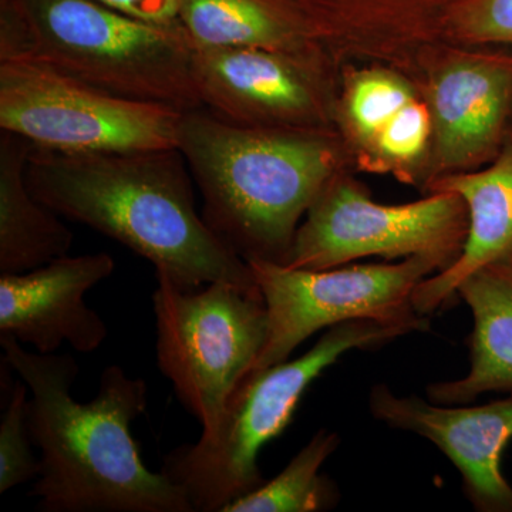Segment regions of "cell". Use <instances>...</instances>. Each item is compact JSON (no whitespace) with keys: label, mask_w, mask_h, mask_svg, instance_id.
<instances>
[{"label":"cell","mask_w":512,"mask_h":512,"mask_svg":"<svg viewBox=\"0 0 512 512\" xmlns=\"http://www.w3.org/2000/svg\"><path fill=\"white\" fill-rule=\"evenodd\" d=\"M507 261H512V256H511V258H510V259H507Z\"/></svg>","instance_id":"cell-24"},{"label":"cell","mask_w":512,"mask_h":512,"mask_svg":"<svg viewBox=\"0 0 512 512\" xmlns=\"http://www.w3.org/2000/svg\"><path fill=\"white\" fill-rule=\"evenodd\" d=\"M28 390L22 379L6 389L8 399L0 420V494L39 476L40 461L33 453L28 427Z\"/></svg>","instance_id":"cell-20"},{"label":"cell","mask_w":512,"mask_h":512,"mask_svg":"<svg viewBox=\"0 0 512 512\" xmlns=\"http://www.w3.org/2000/svg\"><path fill=\"white\" fill-rule=\"evenodd\" d=\"M375 419L436 444L463 478L464 495L480 512H512V487L501 456L512 440V393L483 406H446L417 396L399 397L386 384L369 396Z\"/></svg>","instance_id":"cell-11"},{"label":"cell","mask_w":512,"mask_h":512,"mask_svg":"<svg viewBox=\"0 0 512 512\" xmlns=\"http://www.w3.org/2000/svg\"><path fill=\"white\" fill-rule=\"evenodd\" d=\"M447 33L467 45L512 46V0H467L448 19Z\"/></svg>","instance_id":"cell-21"},{"label":"cell","mask_w":512,"mask_h":512,"mask_svg":"<svg viewBox=\"0 0 512 512\" xmlns=\"http://www.w3.org/2000/svg\"><path fill=\"white\" fill-rule=\"evenodd\" d=\"M431 181L463 173L500 153L512 113V55L473 53L448 60L431 77Z\"/></svg>","instance_id":"cell-12"},{"label":"cell","mask_w":512,"mask_h":512,"mask_svg":"<svg viewBox=\"0 0 512 512\" xmlns=\"http://www.w3.org/2000/svg\"><path fill=\"white\" fill-rule=\"evenodd\" d=\"M3 357L26 383L28 427L40 450L32 497L43 512H194L163 471L148 470L131 423L147 409V383L109 366L92 402L72 387L79 365L69 353L43 355L0 335Z\"/></svg>","instance_id":"cell-1"},{"label":"cell","mask_w":512,"mask_h":512,"mask_svg":"<svg viewBox=\"0 0 512 512\" xmlns=\"http://www.w3.org/2000/svg\"><path fill=\"white\" fill-rule=\"evenodd\" d=\"M484 170L444 175L430 192H454L466 202L468 231L461 254L448 268L424 279L413 295L417 313L430 316L450 306L464 279L512 256V128L500 153Z\"/></svg>","instance_id":"cell-14"},{"label":"cell","mask_w":512,"mask_h":512,"mask_svg":"<svg viewBox=\"0 0 512 512\" xmlns=\"http://www.w3.org/2000/svg\"><path fill=\"white\" fill-rule=\"evenodd\" d=\"M156 278L158 367L202 430L211 429L264 349V296L259 289L221 282L187 291L164 272L156 271Z\"/></svg>","instance_id":"cell-6"},{"label":"cell","mask_w":512,"mask_h":512,"mask_svg":"<svg viewBox=\"0 0 512 512\" xmlns=\"http://www.w3.org/2000/svg\"><path fill=\"white\" fill-rule=\"evenodd\" d=\"M467 231L466 202L454 192L382 205L336 174L306 212L285 266L318 271L366 256L431 255L448 268L460 256Z\"/></svg>","instance_id":"cell-9"},{"label":"cell","mask_w":512,"mask_h":512,"mask_svg":"<svg viewBox=\"0 0 512 512\" xmlns=\"http://www.w3.org/2000/svg\"><path fill=\"white\" fill-rule=\"evenodd\" d=\"M178 150L204 200L202 218L245 261L286 265L303 215L338 174L320 130L237 126L184 111Z\"/></svg>","instance_id":"cell-3"},{"label":"cell","mask_w":512,"mask_h":512,"mask_svg":"<svg viewBox=\"0 0 512 512\" xmlns=\"http://www.w3.org/2000/svg\"><path fill=\"white\" fill-rule=\"evenodd\" d=\"M26 181L60 217L116 239L180 288L259 289L248 262L198 214L194 178L177 147L70 154L33 146Z\"/></svg>","instance_id":"cell-2"},{"label":"cell","mask_w":512,"mask_h":512,"mask_svg":"<svg viewBox=\"0 0 512 512\" xmlns=\"http://www.w3.org/2000/svg\"><path fill=\"white\" fill-rule=\"evenodd\" d=\"M416 99L412 87L400 77L370 70L350 84L346 117L359 141L369 147L397 114Z\"/></svg>","instance_id":"cell-19"},{"label":"cell","mask_w":512,"mask_h":512,"mask_svg":"<svg viewBox=\"0 0 512 512\" xmlns=\"http://www.w3.org/2000/svg\"><path fill=\"white\" fill-rule=\"evenodd\" d=\"M413 330L377 320L332 326L311 350L295 360L251 369L225 402L217 423L197 443L164 457L161 471L184 491L194 512H222L265 483L259 451L284 433L312 382L353 349L386 345Z\"/></svg>","instance_id":"cell-5"},{"label":"cell","mask_w":512,"mask_h":512,"mask_svg":"<svg viewBox=\"0 0 512 512\" xmlns=\"http://www.w3.org/2000/svg\"><path fill=\"white\" fill-rule=\"evenodd\" d=\"M431 137L429 106L414 100L375 138L369 148L382 163H413Z\"/></svg>","instance_id":"cell-22"},{"label":"cell","mask_w":512,"mask_h":512,"mask_svg":"<svg viewBox=\"0 0 512 512\" xmlns=\"http://www.w3.org/2000/svg\"><path fill=\"white\" fill-rule=\"evenodd\" d=\"M99 2L151 22L168 23L178 20V0H99Z\"/></svg>","instance_id":"cell-23"},{"label":"cell","mask_w":512,"mask_h":512,"mask_svg":"<svg viewBox=\"0 0 512 512\" xmlns=\"http://www.w3.org/2000/svg\"><path fill=\"white\" fill-rule=\"evenodd\" d=\"M178 20L197 49L315 52L289 0H178Z\"/></svg>","instance_id":"cell-17"},{"label":"cell","mask_w":512,"mask_h":512,"mask_svg":"<svg viewBox=\"0 0 512 512\" xmlns=\"http://www.w3.org/2000/svg\"><path fill=\"white\" fill-rule=\"evenodd\" d=\"M328 69L315 52L218 47L194 53L204 109L244 127L319 130L328 117Z\"/></svg>","instance_id":"cell-10"},{"label":"cell","mask_w":512,"mask_h":512,"mask_svg":"<svg viewBox=\"0 0 512 512\" xmlns=\"http://www.w3.org/2000/svg\"><path fill=\"white\" fill-rule=\"evenodd\" d=\"M248 265L268 311L265 346L252 369L285 362L313 333L349 320H377L413 332L429 329V316L414 309V291L424 279L447 268L431 255L410 256L399 264L318 271L259 259Z\"/></svg>","instance_id":"cell-7"},{"label":"cell","mask_w":512,"mask_h":512,"mask_svg":"<svg viewBox=\"0 0 512 512\" xmlns=\"http://www.w3.org/2000/svg\"><path fill=\"white\" fill-rule=\"evenodd\" d=\"M340 437L325 429L292 458L282 473L265 481L251 494L238 498L222 512H319L335 507L339 500L336 484L320 476V467L336 450Z\"/></svg>","instance_id":"cell-18"},{"label":"cell","mask_w":512,"mask_h":512,"mask_svg":"<svg viewBox=\"0 0 512 512\" xmlns=\"http://www.w3.org/2000/svg\"><path fill=\"white\" fill-rule=\"evenodd\" d=\"M471 309L470 370L463 379L427 386L430 402L460 406L488 392L512 393V261L495 262L457 289Z\"/></svg>","instance_id":"cell-15"},{"label":"cell","mask_w":512,"mask_h":512,"mask_svg":"<svg viewBox=\"0 0 512 512\" xmlns=\"http://www.w3.org/2000/svg\"><path fill=\"white\" fill-rule=\"evenodd\" d=\"M114 268L113 256L99 252L60 256L23 274H0V335L43 355L55 353L64 342L76 352H96L109 329L84 295Z\"/></svg>","instance_id":"cell-13"},{"label":"cell","mask_w":512,"mask_h":512,"mask_svg":"<svg viewBox=\"0 0 512 512\" xmlns=\"http://www.w3.org/2000/svg\"><path fill=\"white\" fill-rule=\"evenodd\" d=\"M33 144L0 130V274H23L69 254L74 235L29 190Z\"/></svg>","instance_id":"cell-16"},{"label":"cell","mask_w":512,"mask_h":512,"mask_svg":"<svg viewBox=\"0 0 512 512\" xmlns=\"http://www.w3.org/2000/svg\"><path fill=\"white\" fill-rule=\"evenodd\" d=\"M183 113L104 92L42 64L0 60V130L35 147L70 154L177 147Z\"/></svg>","instance_id":"cell-8"},{"label":"cell","mask_w":512,"mask_h":512,"mask_svg":"<svg viewBox=\"0 0 512 512\" xmlns=\"http://www.w3.org/2000/svg\"><path fill=\"white\" fill-rule=\"evenodd\" d=\"M195 49L180 20L151 22L99 0H0V60L42 64L127 99L204 109Z\"/></svg>","instance_id":"cell-4"}]
</instances>
